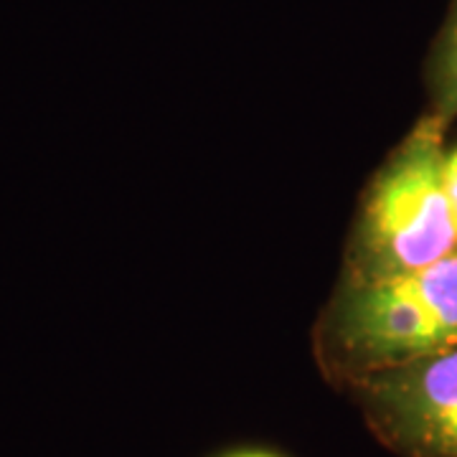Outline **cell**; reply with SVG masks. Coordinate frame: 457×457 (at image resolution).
I'll list each match as a JSON object with an SVG mask.
<instances>
[{
  "instance_id": "1",
  "label": "cell",
  "mask_w": 457,
  "mask_h": 457,
  "mask_svg": "<svg viewBox=\"0 0 457 457\" xmlns=\"http://www.w3.org/2000/svg\"><path fill=\"white\" fill-rule=\"evenodd\" d=\"M450 345H457V252L407 275L341 279L315 328L318 363L345 389Z\"/></svg>"
},
{
  "instance_id": "2",
  "label": "cell",
  "mask_w": 457,
  "mask_h": 457,
  "mask_svg": "<svg viewBox=\"0 0 457 457\" xmlns=\"http://www.w3.org/2000/svg\"><path fill=\"white\" fill-rule=\"evenodd\" d=\"M447 120L422 114L361 196L341 279H381L425 270L457 252L445 186Z\"/></svg>"
},
{
  "instance_id": "3",
  "label": "cell",
  "mask_w": 457,
  "mask_h": 457,
  "mask_svg": "<svg viewBox=\"0 0 457 457\" xmlns=\"http://www.w3.org/2000/svg\"><path fill=\"white\" fill-rule=\"evenodd\" d=\"M348 392L399 457H457V345L363 376Z\"/></svg>"
},
{
  "instance_id": "4",
  "label": "cell",
  "mask_w": 457,
  "mask_h": 457,
  "mask_svg": "<svg viewBox=\"0 0 457 457\" xmlns=\"http://www.w3.org/2000/svg\"><path fill=\"white\" fill-rule=\"evenodd\" d=\"M429 112L442 120H457V0H450L447 18L429 49L425 66Z\"/></svg>"
},
{
  "instance_id": "5",
  "label": "cell",
  "mask_w": 457,
  "mask_h": 457,
  "mask_svg": "<svg viewBox=\"0 0 457 457\" xmlns=\"http://www.w3.org/2000/svg\"><path fill=\"white\" fill-rule=\"evenodd\" d=\"M445 186H447L450 212H453V224H455L457 234V147L447 150V161H445Z\"/></svg>"
},
{
  "instance_id": "6",
  "label": "cell",
  "mask_w": 457,
  "mask_h": 457,
  "mask_svg": "<svg viewBox=\"0 0 457 457\" xmlns=\"http://www.w3.org/2000/svg\"><path fill=\"white\" fill-rule=\"evenodd\" d=\"M227 457H278V455L264 453V450H242V453H234V455H227Z\"/></svg>"
}]
</instances>
